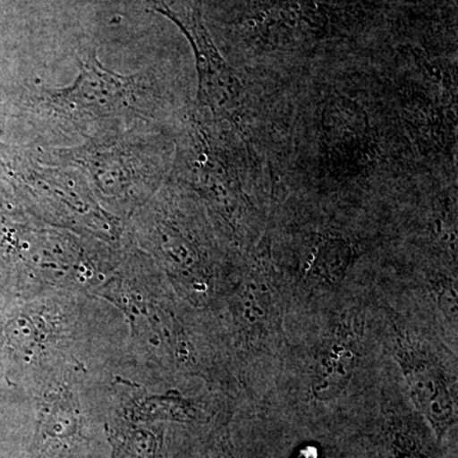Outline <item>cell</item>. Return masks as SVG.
I'll return each mask as SVG.
<instances>
[{
  "label": "cell",
  "mask_w": 458,
  "mask_h": 458,
  "mask_svg": "<svg viewBox=\"0 0 458 458\" xmlns=\"http://www.w3.org/2000/svg\"><path fill=\"white\" fill-rule=\"evenodd\" d=\"M412 400L419 410L426 415L438 437L456 421L454 403L441 373L427 363H412L406 369Z\"/></svg>",
  "instance_id": "277c9868"
},
{
  "label": "cell",
  "mask_w": 458,
  "mask_h": 458,
  "mask_svg": "<svg viewBox=\"0 0 458 458\" xmlns=\"http://www.w3.org/2000/svg\"><path fill=\"white\" fill-rule=\"evenodd\" d=\"M327 18L315 0H251L245 17L246 31L260 47L318 38Z\"/></svg>",
  "instance_id": "7a4b0ae2"
},
{
  "label": "cell",
  "mask_w": 458,
  "mask_h": 458,
  "mask_svg": "<svg viewBox=\"0 0 458 458\" xmlns=\"http://www.w3.org/2000/svg\"><path fill=\"white\" fill-rule=\"evenodd\" d=\"M131 95V81L102 68L95 53L82 62L73 86L54 92L51 99L66 113L105 116L125 107Z\"/></svg>",
  "instance_id": "3957f363"
},
{
  "label": "cell",
  "mask_w": 458,
  "mask_h": 458,
  "mask_svg": "<svg viewBox=\"0 0 458 458\" xmlns=\"http://www.w3.org/2000/svg\"><path fill=\"white\" fill-rule=\"evenodd\" d=\"M78 421L75 410L65 403H56L50 414L42 421V434L45 439L64 442L73 439L78 433Z\"/></svg>",
  "instance_id": "8992f818"
},
{
  "label": "cell",
  "mask_w": 458,
  "mask_h": 458,
  "mask_svg": "<svg viewBox=\"0 0 458 458\" xmlns=\"http://www.w3.org/2000/svg\"><path fill=\"white\" fill-rule=\"evenodd\" d=\"M358 361V346L351 334L336 336L316 367L312 391L316 399H335L351 381Z\"/></svg>",
  "instance_id": "5b68a950"
},
{
  "label": "cell",
  "mask_w": 458,
  "mask_h": 458,
  "mask_svg": "<svg viewBox=\"0 0 458 458\" xmlns=\"http://www.w3.org/2000/svg\"><path fill=\"white\" fill-rule=\"evenodd\" d=\"M158 13L170 18L189 38L199 72V102L213 114H225L237 107L240 84L210 38L200 11L176 12L158 0H144Z\"/></svg>",
  "instance_id": "6da1fadb"
}]
</instances>
